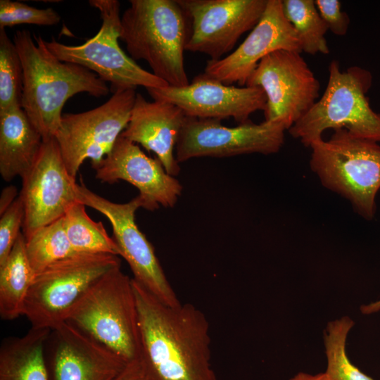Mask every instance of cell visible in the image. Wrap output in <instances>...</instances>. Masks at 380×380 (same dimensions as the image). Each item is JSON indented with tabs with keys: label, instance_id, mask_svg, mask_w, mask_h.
Instances as JSON below:
<instances>
[{
	"label": "cell",
	"instance_id": "cell-28",
	"mask_svg": "<svg viewBox=\"0 0 380 380\" xmlns=\"http://www.w3.org/2000/svg\"><path fill=\"white\" fill-rule=\"evenodd\" d=\"M61 19L52 8H38L19 1H0V29L20 24L52 26Z\"/></svg>",
	"mask_w": 380,
	"mask_h": 380
},
{
	"label": "cell",
	"instance_id": "cell-32",
	"mask_svg": "<svg viewBox=\"0 0 380 380\" xmlns=\"http://www.w3.org/2000/svg\"><path fill=\"white\" fill-rule=\"evenodd\" d=\"M16 186L9 185L1 191L0 197V215H1L18 198Z\"/></svg>",
	"mask_w": 380,
	"mask_h": 380
},
{
	"label": "cell",
	"instance_id": "cell-13",
	"mask_svg": "<svg viewBox=\"0 0 380 380\" xmlns=\"http://www.w3.org/2000/svg\"><path fill=\"white\" fill-rule=\"evenodd\" d=\"M190 21L186 51L219 60L262 17L267 0H177Z\"/></svg>",
	"mask_w": 380,
	"mask_h": 380
},
{
	"label": "cell",
	"instance_id": "cell-10",
	"mask_svg": "<svg viewBox=\"0 0 380 380\" xmlns=\"http://www.w3.org/2000/svg\"><path fill=\"white\" fill-rule=\"evenodd\" d=\"M77 201L99 211L109 220L113 239L120 255L128 263L136 281L162 303L170 307L182 303L169 283L154 248L139 229L135 213L139 208L147 210V204L139 194L127 203L112 202L89 189L80 179L76 186Z\"/></svg>",
	"mask_w": 380,
	"mask_h": 380
},
{
	"label": "cell",
	"instance_id": "cell-34",
	"mask_svg": "<svg viewBox=\"0 0 380 380\" xmlns=\"http://www.w3.org/2000/svg\"><path fill=\"white\" fill-rule=\"evenodd\" d=\"M360 310L364 315H369L377 312L380 311V300L367 305H361Z\"/></svg>",
	"mask_w": 380,
	"mask_h": 380
},
{
	"label": "cell",
	"instance_id": "cell-4",
	"mask_svg": "<svg viewBox=\"0 0 380 380\" xmlns=\"http://www.w3.org/2000/svg\"><path fill=\"white\" fill-rule=\"evenodd\" d=\"M371 72L359 66L341 70L338 61L329 66L327 87L311 108L289 132L305 146L322 139L325 130L346 129L351 134L380 143V113L370 106L367 93Z\"/></svg>",
	"mask_w": 380,
	"mask_h": 380
},
{
	"label": "cell",
	"instance_id": "cell-17",
	"mask_svg": "<svg viewBox=\"0 0 380 380\" xmlns=\"http://www.w3.org/2000/svg\"><path fill=\"white\" fill-rule=\"evenodd\" d=\"M45 359L49 380H116L128 363L67 321L50 331Z\"/></svg>",
	"mask_w": 380,
	"mask_h": 380
},
{
	"label": "cell",
	"instance_id": "cell-11",
	"mask_svg": "<svg viewBox=\"0 0 380 380\" xmlns=\"http://www.w3.org/2000/svg\"><path fill=\"white\" fill-rule=\"evenodd\" d=\"M300 53L279 50L268 54L246 85L264 91L265 120H279L288 130L319 98V82Z\"/></svg>",
	"mask_w": 380,
	"mask_h": 380
},
{
	"label": "cell",
	"instance_id": "cell-33",
	"mask_svg": "<svg viewBox=\"0 0 380 380\" xmlns=\"http://www.w3.org/2000/svg\"><path fill=\"white\" fill-rule=\"evenodd\" d=\"M289 380H327L324 372L311 374L306 372H300L297 373Z\"/></svg>",
	"mask_w": 380,
	"mask_h": 380
},
{
	"label": "cell",
	"instance_id": "cell-21",
	"mask_svg": "<svg viewBox=\"0 0 380 380\" xmlns=\"http://www.w3.org/2000/svg\"><path fill=\"white\" fill-rule=\"evenodd\" d=\"M51 329L31 327L23 336L4 338L0 380H49L45 344Z\"/></svg>",
	"mask_w": 380,
	"mask_h": 380
},
{
	"label": "cell",
	"instance_id": "cell-31",
	"mask_svg": "<svg viewBox=\"0 0 380 380\" xmlns=\"http://www.w3.org/2000/svg\"><path fill=\"white\" fill-rule=\"evenodd\" d=\"M116 380H151L139 359L127 363L123 372Z\"/></svg>",
	"mask_w": 380,
	"mask_h": 380
},
{
	"label": "cell",
	"instance_id": "cell-9",
	"mask_svg": "<svg viewBox=\"0 0 380 380\" xmlns=\"http://www.w3.org/2000/svg\"><path fill=\"white\" fill-rule=\"evenodd\" d=\"M136 95V89H118L95 108L63 114L54 138L72 177L86 159L94 168L112 151L128 125Z\"/></svg>",
	"mask_w": 380,
	"mask_h": 380
},
{
	"label": "cell",
	"instance_id": "cell-22",
	"mask_svg": "<svg viewBox=\"0 0 380 380\" xmlns=\"http://www.w3.org/2000/svg\"><path fill=\"white\" fill-rule=\"evenodd\" d=\"M25 244L21 232L6 261L0 266V317L5 321L23 315L25 299L35 276Z\"/></svg>",
	"mask_w": 380,
	"mask_h": 380
},
{
	"label": "cell",
	"instance_id": "cell-26",
	"mask_svg": "<svg viewBox=\"0 0 380 380\" xmlns=\"http://www.w3.org/2000/svg\"><path fill=\"white\" fill-rule=\"evenodd\" d=\"M25 241L27 259L35 275L49 265L78 253L68 240L63 217L42 227Z\"/></svg>",
	"mask_w": 380,
	"mask_h": 380
},
{
	"label": "cell",
	"instance_id": "cell-30",
	"mask_svg": "<svg viewBox=\"0 0 380 380\" xmlns=\"http://www.w3.org/2000/svg\"><path fill=\"white\" fill-rule=\"evenodd\" d=\"M317 11L332 33L344 36L349 28L348 15L341 10V3L338 0H315Z\"/></svg>",
	"mask_w": 380,
	"mask_h": 380
},
{
	"label": "cell",
	"instance_id": "cell-29",
	"mask_svg": "<svg viewBox=\"0 0 380 380\" xmlns=\"http://www.w3.org/2000/svg\"><path fill=\"white\" fill-rule=\"evenodd\" d=\"M25 218V208L18 195L12 205L0 218V266L9 256L13 247L20 234Z\"/></svg>",
	"mask_w": 380,
	"mask_h": 380
},
{
	"label": "cell",
	"instance_id": "cell-3",
	"mask_svg": "<svg viewBox=\"0 0 380 380\" xmlns=\"http://www.w3.org/2000/svg\"><path fill=\"white\" fill-rule=\"evenodd\" d=\"M121 15L120 39L131 58L145 61L168 86L189 84L184 52L189 19L177 0H130Z\"/></svg>",
	"mask_w": 380,
	"mask_h": 380
},
{
	"label": "cell",
	"instance_id": "cell-7",
	"mask_svg": "<svg viewBox=\"0 0 380 380\" xmlns=\"http://www.w3.org/2000/svg\"><path fill=\"white\" fill-rule=\"evenodd\" d=\"M121 266L118 255L78 253L34 276L23 315L32 327L53 329L67 321L74 305L101 277Z\"/></svg>",
	"mask_w": 380,
	"mask_h": 380
},
{
	"label": "cell",
	"instance_id": "cell-27",
	"mask_svg": "<svg viewBox=\"0 0 380 380\" xmlns=\"http://www.w3.org/2000/svg\"><path fill=\"white\" fill-rule=\"evenodd\" d=\"M23 70L18 49L0 29V112L20 104Z\"/></svg>",
	"mask_w": 380,
	"mask_h": 380
},
{
	"label": "cell",
	"instance_id": "cell-18",
	"mask_svg": "<svg viewBox=\"0 0 380 380\" xmlns=\"http://www.w3.org/2000/svg\"><path fill=\"white\" fill-rule=\"evenodd\" d=\"M93 169L102 182L112 184L124 180L134 186L148 210L160 205L174 207L182 194L180 182L166 172L157 158L147 156L137 144L121 135L112 151Z\"/></svg>",
	"mask_w": 380,
	"mask_h": 380
},
{
	"label": "cell",
	"instance_id": "cell-1",
	"mask_svg": "<svg viewBox=\"0 0 380 380\" xmlns=\"http://www.w3.org/2000/svg\"><path fill=\"white\" fill-rule=\"evenodd\" d=\"M141 360L151 380H217L209 323L191 303L170 307L132 279Z\"/></svg>",
	"mask_w": 380,
	"mask_h": 380
},
{
	"label": "cell",
	"instance_id": "cell-25",
	"mask_svg": "<svg viewBox=\"0 0 380 380\" xmlns=\"http://www.w3.org/2000/svg\"><path fill=\"white\" fill-rule=\"evenodd\" d=\"M354 321L343 316L327 323L324 331L327 357L324 372L327 380H374L364 374L349 360L346 350V340Z\"/></svg>",
	"mask_w": 380,
	"mask_h": 380
},
{
	"label": "cell",
	"instance_id": "cell-15",
	"mask_svg": "<svg viewBox=\"0 0 380 380\" xmlns=\"http://www.w3.org/2000/svg\"><path fill=\"white\" fill-rule=\"evenodd\" d=\"M154 99L172 103L186 117L222 120L233 118L239 124L249 121L258 110L265 111L266 96L258 87L227 85L204 72L186 86L146 89Z\"/></svg>",
	"mask_w": 380,
	"mask_h": 380
},
{
	"label": "cell",
	"instance_id": "cell-12",
	"mask_svg": "<svg viewBox=\"0 0 380 380\" xmlns=\"http://www.w3.org/2000/svg\"><path fill=\"white\" fill-rule=\"evenodd\" d=\"M285 125L279 120L248 121L226 127L221 120L186 117L175 150L177 162L198 157L224 158L277 153L284 143Z\"/></svg>",
	"mask_w": 380,
	"mask_h": 380
},
{
	"label": "cell",
	"instance_id": "cell-8",
	"mask_svg": "<svg viewBox=\"0 0 380 380\" xmlns=\"http://www.w3.org/2000/svg\"><path fill=\"white\" fill-rule=\"evenodd\" d=\"M102 20L99 32L81 45H67L52 37L44 40L47 49L60 61L82 65L110 83L111 91L161 88L168 84L141 68L119 45L121 31L120 3L118 0H90Z\"/></svg>",
	"mask_w": 380,
	"mask_h": 380
},
{
	"label": "cell",
	"instance_id": "cell-23",
	"mask_svg": "<svg viewBox=\"0 0 380 380\" xmlns=\"http://www.w3.org/2000/svg\"><path fill=\"white\" fill-rule=\"evenodd\" d=\"M85 206L76 201L63 216L65 232L75 251L119 256L120 250L114 239L110 237L101 222L90 218Z\"/></svg>",
	"mask_w": 380,
	"mask_h": 380
},
{
	"label": "cell",
	"instance_id": "cell-5",
	"mask_svg": "<svg viewBox=\"0 0 380 380\" xmlns=\"http://www.w3.org/2000/svg\"><path fill=\"white\" fill-rule=\"evenodd\" d=\"M67 322L127 362L140 358L138 314L132 279L116 267L96 281L70 311Z\"/></svg>",
	"mask_w": 380,
	"mask_h": 380
},
{
	"label": "cell",
	"instance_id": "cell-2",
	"mask_svg": "<svg viewBox=\"0 0 380 380\" xmlns=\"http://www.w3.org/2000/svg\"><path fill=\"white\" fill-rule=\"evenodd\" d=\"M13 42L23 70L20 106L43 141L53 138L66 101L75 94L106 96V82L89 69L56 58L44 39L27 30L17 31Z\"/></svg>",
	"mask_w": 380,
	"mask_h": 380
},
{
	"label": "cell",
	"instance_id": "cell-16",
	"mask_svg": "<svg viewBox=\"0 0 380 380\" xmlns=\"http://www.w3.org/2000/svg\"><path fill=\"white\" fill-rule=\"evenodd\" d=\"M279 50L302 53L293 27L285 18L281 0H267L257 25L239 46L219 60H209L204 73L227 85H246L260 61Z\"/></svg>",
	"mask_w": 380,
	"mask_h": 380
},
{
	"label": "cell",
	"instance_id": "cell-6",
	"mask_svg": "<svg viewBox=\"0 0 380 380\" xmlns=\"http://www.w3.org/2000/svg\"><path fill=\"white\" fill-rule=\"evenodd\" d=\"M334 131L329 139L310 146V169L324 186L348 199L355 212L371 220L380 189V145L344 128Z\"/></svg>",
	"mask_w": 380,
	"mask_h": 380
},
{
	"label": "cell",
	"instance_id": "cell-19",
	"mask_svg": "<svg viewBox=\"0 0 380 380\" xmlns=\"http://www.w3.org/2000/svg\"><path fill=\"white\" fill-rule=\"evenodd\" d=\"M186 119L178 106L158 100L148 101L137 93L128 125L120 135L153 152L166 172L175 176L180 168L175 151Z\"/></svg>",
	"mask_w": 380,
	"mask_h": 380
},
{
	"label": "cell",
	"instance_id": "cell-24",
	"mask_svg": "<svg viewBox=\"0 0 380 380\" xmlns=\"http://www.w3.org/2000/svg\"><path fill=\"white\" fill-rule=\"evenodd\" d=\"M283 13L297 33L302 52L329 54L325 35L329 30L314 0H281Z\"/></svg>",
	"mask_w": 380,
	"mask_h": 380
},
{
	"label": "cell",
	"instance_id": "cell-14",
	"mask_svg": "<svg viewBox=\"0 0 380 380\" xmlns=\"http://www.w3.org/2000/svg\"><path fill=\"white\" fill-rule=\"evenodd\" d=\"M22 179L19 194L25 208L22 232L27 240L65 215L77 201V183L69 173L54 137L43 141L35 163Z\"/></svg>",
	"mask_w": 380,
	"mask_h": 380
},
{
	"label": "cell",
	"instance_id": "cell-20",
	"mask_svg": "<svg viewBox=\"0 0 380 380\" xmlns=\"http://www.w3.org/2000/svg\"><path fill=\"white\" fill-rule=\"evenodd\" d=\"M43 144L39 131L21 108L0 112V174L6 182L21 178L35 163Z\"/></svg>",
	"mask_w": 380,
	"mask_h": 380
}]
</instances>
